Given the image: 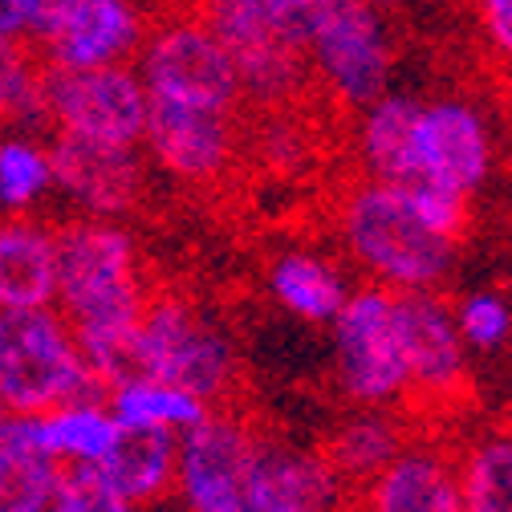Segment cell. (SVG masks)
<instances>
[{
  "label": "cell",
  "instance_id": "obj_1",
  "mask_svg": "<svg viewBox=\"0 0 512 512\" xmlns=\"http://www.w3.org/2000/svg\"><path fill=\"white\" fill-rule=\"evenodd\" d=\"M151 285L135 232L118 220L74 216L57 224L53 309L66 317L98 387H114L131 366V338L147 309Z\"/></svg>",
  "mask_w": 512,
  "mask_h": 512
},
{
  "label": "cell",
  "instance_id": "obj_2",
  "mask_svg": "<svg viewBox=\"0 0 512 512\" xmlns=\"http://www.w3.org/2000/svg\"><path fill=\"white\" fill-rule=\"evenodd\" d=\"M334 232L350 265L387 293L439 289L456 269L460 244L435 236L395 183L354 179L334 204Z\"/></svg>",
  "mask_w": 512,
  "mask_h": 512
},
{
  "label": "cell",
  "instance_id": "obj_3",
  "mask_svg": "<svg viewBox=\"0 0 512 512\" xmlns=\"http://www.w3.org/2000/svg\"><path fill=\"white\" fill-rule=\"evenodd\" d=\"M126 378H159L208 407H228L240 378V354L228 330H220L196 301L183 293H151L131 338Z\"/></svg>",
  "mask_w": 512,
  "mask_h": 512
},
{
  "label": "cell",
  "instance_id": "obj_4",
  "mask_svg": "<svg viewBox=\"0 0 512 512\" xmlns=\"http://www.w3.org/2000/svg\"><path fill=\"white\" fill-rule=\"evenodd\" d=\"M102 395L70 322L53 305L0 313V407L33 419L70 399Z\"/></svg>",
  "mask_w": 512,
  "mask_h": 512
},
{
  "label": "cell",
  "instance_id": "obj_5",
  "mask_svg": "<svg viewBox=\"0 0 512 512\" xmlns=\"http://www.w3.org/2000/svg\"><path fill=\"white\" fill-rule=\"evenodd\" d=\"M305 61L313 90H322L342 114H358L395 78V41L387 13L366 0H317L305 33Z\"/></svg>",
  "mask_w": 512,
  "mask_h": 512
},
{
  "label": "cell",
  "instance_id": "obj_6",
  "mask_svg": "<svg viewBox=\"0 0 512 512\" xmlns=\"http://www.w3.org/2000/svg\"><path fill=\"white\" fill-rule=\"evenodd\" d=\"M135 74L147 98H159V102L204 106V110H244L232 57L196 9H183L151 25L135 57Z\"/></svg>",
  "mask_w": 512,
  "mask_h": 512
},
{
  "label": "cell",
  "instance_id": "obj_7",
  "mask_svg": "<svg viewBox=\"0 0 512 512\" xmlns=\"http://www.w3.org/2000/svg\"><path fill=\"white\" fill-rule=\"evenodd\" d=\"M334 378L354 407H407V366L395 330V293L350 289L334 317Z\"/></svg>",
  "mask_w": 512,
  "mask_h": 512
},
{
  "label": "cell",
  "instance_id": "obj_8",
  "mask_svg": "<svg viewBox=\"0 0 512 512\" xmlns=\"http://www.w3.org/2000/svg\"><path fill=\"white\" fill-rule=\"evenodd\" d=\"M45 131L106 147H139L147 122V90L135 66L49 70L41 66Z\"/></svg>",
  "mask_w": 512,
  "mask_h": 512
},
{
  "label": "cell",
  "instance_id": "obj_9",
  "mask_svg": "<svg viewBox=\"0 0 512 512\" xmlns=\"http://www.w3.org/2000/svg\"><path fill=\"white\" fill-rule=\"evenodd\" d=\"M139 151L147 167H159L183 187H216L236 171L244 155L240 110H204L147 98Z\"/></svg>",
  "mask_w": 512,
  "mask_h": 512
},
{
  "label": "cell",
  "instance_id": "obj_10",
  "mask_svg": "<svg viewBox=\"0 0 512 512\" xmlns=\"http://www.w3.org/2000/svg\"><path fill=\"white\" fill-rule=\"evenodd\" d=\"M269 431L236 407H212L175 447V500L191 512H220L252 476Z\"/></svg>",
  "mask_w": 512,
  "mask_h": 512
},
{
  "label": "cell",
  "instance_id": "obj_11",
  "mask_svg": "<svg viewBox=\"0 0 512 512\" xmlns=\"http://www.w3.org/2000/svg\"><path fill=\"white\" fill-rule=\"evenodd\" d=\"M395 330L407 366V407L452 411L468 395V346L439 289L395 293Z\"/></svg>",
  "mask_w": 512,
  "mask_h": 512
},
{
  "label": "cell",
  "instance_id": "obj_12",
  "mask_svg": "<svg viewBox=\"0 0 512 512\" xmlns=\"http://www.w3.org/2000/svg\"><path fill=\"white\" fill-rule=\"evenodd\" d=\"M151 33L147 0H66L33 53L49 70H102L135 66Z\"/></svg>",
  "mask_w": 512,
  "mask_h": 512
},
{
  "label": "cell",
  "instance_id": "obj_13",
  "mask_svg": "<svg viewBox=\"0 0 512 512\" xmlns=\"http://www.w3.org/2000/svg\"><path fill=\"white\" fill-rule=\"evenodd\" d=\"M492 131L488 118L464 98H435L415 106L411 122V167L415 183L447 187L456 196H476L492 175Z\"/></svg>",
  "mask_w": 512,
  "mask_h": 512
},
{
  "label": "cell",
  "instance_id": "obj_14",
  "mask_svg": "<svg viewBox=\"0 0 512 512\" xmlns=\"http://www.w3.org/2000/svg\"><path fill=\"white\" fill-rule=\"evenodd\" d=\"M53 191L86 220H126L147 196V159L139 147H106L49 135Z\"/></svg>",
  "mask_w": 512,
  "mask_h": 512
},
{
  "label": "cell",
  "instance_id": "obj_15",
  "mask_svg": "<svg viewBox=\"0 0 512 512\" xmlns=\"http://www.w3.org/2000/svg\"><path fill=\"white\" fill-rule=\"evenodd\" d=\"M350 512H464L456 447L411 439L378 476L354 488Z\"/></svg>",
  "mask_w": 512,
  "mask_h": 512
},
{
  "label": "cell",
  "instance_id": "obj_16",
  "mask_svg": "<svg viewBox=\"0 0 512 512\" xmlns=\"http://www.w3.org/2000/svg\"><path fill=\"white\" fill-rule=\"evenodd\" d=\"M175 447L179 435L118 427L114 447L94 468H82V476L94 480L102 492L118 496L122 504H131L135 512H147L175 500Z\"/></svg>",
  "mask_w": 512,
  "mask_h": 512
},
{
  "label": "cell",
  "instance_id": "obj_17",
  "mask_svg": "<svg viewBox=\"0 0 512 512\" xmlns=\"http://www.w3.org/2000/svg\"><path fill=\"white\" fill-rule=\"evenodd\" d=\"M57 289V224L0 216V313L45 309Z\"/></svg>",
  "mask_w": 512,
  "mask_h": 512
},
{
  "label": "cell",
  "instance_id": "obj_18",
  "mask_svg": "<svg viewBox=\"0 0 512 512\" xmlns=\"http://www.w3.org/2000/svg\"><path fill=\"white\" fill-rule=\"evenodd\" d=\"M411 439H415V427L399 411H387V407H354L326 435L322 456L338 468V476L350 488H358V484H366L370 476H378L382 468H387Z\"/></svg>",
  "mask_w": 512,
  "mask_h": 512
},
{
  "label": "cell",
  "instance_id": "obj_19",
  "mask_svg": "<svg viewBox=\"0 0 512 512\" xmlns=\"http://www.w3.org/2000/svg\"><path fill=\"white\" fill-rule=\"evenodd\" d=\"M265 285L273 301L305 326H330L350 297V285L330 256L313 248H285L269 261Z\"/></svg>",
  "mask_w": 512,
  "mask_h": 512
},
{
  "label": "cell",
  "instance_id": "obj_20",
  "mask_svg": "<svg viewBox=\"0 0 512 512\" xmlns=\"http://www.w3.org/2000/svg\"><path fill=\"white\" fill-rule=\"evenodd\" d=\"M419 98L411 94H382L354 118V155L362 167V179L411 187V122H415Z\"/></svg>",
  "mask_w": 512,
  "mask_h": 512
},
{
  "label": "cell",
  "instance_id": "obj_21",
  "mask_svg": "<svg viewBox=\"0 0 512 512\" xmlns=\"http://www.w3.org/2000/svg\"><path fill=\"white\" fill-rule=\"evenodd\" d=\"M37 443L66 468V472H82L94 468L118 439V419L110 415L102 395H86V399H70L45 415L29 419Z\"/></svg>",
  "mask_w": 512,
  "mask_h": 512
},
{
  "label": "cell",
  "instance_id": "obj_22",
  "mask_svg": "<svg viewBox=\"0 0 512 512\" xmlns=\"http://www.w3.org/2000/svg\"><path fill=\"white\" fill-rule=\"evenodd\" d=\"M61 488L66 468L37 443L29 419H9L0 431V512H49Z\"/></svg>",
  "mask_w": 512,
  "mask_h": 512
},
{
  "label": "cell",
  "instance_id": "obj_23",
  "mask_svg": "<svg viewBox=\"0 0 512 512\" xmlns=\"http://www.w3.org/2000/svg\"><path fill=\"white\" fill-rule=\"evenodd\" d=\"M102 399L118 419V427L167 431V435H183L212 411L196 395H187L183 387H171V382H159V378H122L102 391Z\"/></svg>",
  "mask_w": 512,
  "mask_h": 512
},
{
  "label": "cell",
  "instance_id": "obj_24",
  "mask_svg": "<svg viewBox=\"0 0 512 512\" xmlns=\"http://www.w3.org/2000/svg\"><path fill=\"white\" fill-rule=\"evenodd\" d=\"M464 512H512V427L476 431L456 447Z\"/></svg>",
  "mask_w": 512,
  "mask_h": 512
},
{
  "label": "cell",
  "instance_id": "obj_25",
  "mask_svg": "<svg viewBox=\"0 0 512 512\" xmlns=\"http://www.w3.org/2000/svg\"><path fill=\"white\" fill-rule=\"evenodd\" d=\"M49 196V143L33 131H5L0 135V216H33Z\"/></svg>",
  "mask_w": 512,
  "mask_h": 512
},
{
  "label": "cell",
  "instance_id": "obj_26",
  "mask_svg": "<svg viewBox=\"0 0 512 512\" xmlns=\"http://www.w3.org/2000/svg\"><path fill=\"white\" fill-rule=\"evenodd\" d=\"M244 155H252L273 175H297L313 163V135L301 118V106L256 110V122L244 126Z\"/></svg>",
  "mask_w": 512,
  "mask_h": 512
},
{
  "label": "cell",
  "instance_id": "obj_27",
  "mask_svg": "<svg viewBox=\"0 0 512 512\" xmlns=\"http://www.w3.org/2000/svg\"><path fill=\"white\" fill-rule=\"evenodd\" d=\"M0 126L45 131L41 102V61L25 41H0Z\"/></svg>",
  "mask_w": 512,
  "mask_h": 512
},
{
  "label": "cell",
  "instance_id": "obj_28",
  "mask_svg": "<svg viewBox=\"0 0 512 512\" xmlns=\"http://www.w3.org/2000/svg\"><path fill=\"white\" fill-rule=\"evenodd\" d=\"M452 313H456V330H460L468 354L472 350L496 354V350L508 346V338H512V301L504 293L476 289L460 305H452Z\"/></svg>",
  "mask_w": 512,
  "mask_h": 512
},
{
  "label": "cell",
  "instance_id": "obj_29",
  "mask_svg": "<svg viewBox=\"0 0 512 512\" xmlns=\"http://www.w3.org/2000/svg\"><path fill=\"white\" fill-rule=\"evenodd\" d=\"M407 196H411V208L419 212V220L443 236V240H452L460 244L472 228V200L468 196H456V191H447V187H431V183H415V187H403Z\"/></svg>",
  "mask_w": 512,
  "mask_h": 512
},
{
  "label": "cell",
  "instance_id": "obj_30",
  "mask_svg": "<svg viewBox=\"0 0 512 512\" xmlns=\"http://www.w3.org/2000/svg\"><path fill=\"white\" fill-rule=\"evenodd\" d=\"M476 33L496 66L512 70V0H468Z\"/></svg>",
  "mask_w": 512,
  "mask_h": 512
},
{
  "label": "cell",
  "instance_id": "obj_31",
  "mask_svg": "<svg viewBox=\"0 0 512 512\" xmlns=\"http://www.w3.org/2000/svg\"><path fill=\"white\" fill-rule=\"evenodd\" d=\"M49 512H135V508L122 504L110 492H102L82 472H66V488H61V496L49 504Z\"/></svg>",
  "mask_w": 512,
  "mask_h": 512
},
{
  "label": "cell",
  "instance_id": "obj_32",
  "mask_svg": "<svg viewBox=\"0 0 512 512\" xmlns=\"http://www.w3.org/2000/svg\"><path fill=\"white\" fill-rule=\"evenodd\" d=\"M265 443H269V439H265ZM220 512H293V508L277 496V488L269 484V476H265V452H261V460H256L248 484H244Z\"/></svg>",
  "mask_w": 512,
  "mask_h": 512
},
{
  "label": "cell",
  "instance_id": "obj_33",
  "mask_svg": "<svg viewBox=\"0 0 512 512\" xmlns=\"http://www.w3.org/2000/svg\"><path fill=\"white\" fill-rule=\"evenodd\" d=\"M61 5H66V0H21V9H25V33H29V41H37V37L49 29V21L61 13Z\"/></svg>",
  "mask_w": 512,
  "mask_h": 512
},
{
  "label": "cell",
  "instance_id": "obj_34",
  "mask_svg": "<svg viewBox=\"0 0 512 512\" xmlns=\"http://www.w3.org/2000/svg\"><path fill=\"white\" fill-rule=\"evenodd\" d=\"M0 41H29L21 0H0Z\"/></svg>",
  "mask_w": 512,
  "mask_h": 512
},
{
  "label": "cell",
  "instance_id": "obj_35",
  "mask_svg": "<svg viewBox=\"0 0 512 512\" xmlns=\"http://www.w3.org/2000/svg\"><path fill=\"white\" fill-rule=\"evenodd\" d=\"M147 512H191V508H183L179 500H167V504H155V508H147Z\"/></svg>",
  "mask_w": 512,
  "mask_h": 512
},
{
  "label": "cell",
  "instance_id": "obj_36",
  "mask_svg": "<svg viewBox=\"0 0 512 512\" xmlns=\"http://www.w3.org/2000/svg\"><path fill=\"white\" fill-rule=\"evenodd\" d=\"M366 5H374V9H382V13H387L391 5H399V0H366Z\"/></svg>",
  "mask_w": 512,
  "mask_h": 512
},
{
  "label": "cell",
  "instance_id": "obj_37",
  "mask_svg": "<svg viewBox=\"0 0 512 512\" xmlns=\"http://www.w3.org/2000/svg\"><path fill=\"white\" fill-rule=\"evenodd\" d=\"M5 423H9V415H5V407H0V431H5Z\"/></svg>",
  "mask_w": 512,
  "mask_h": 512
},
{
  "label": "cell",
  "instance_id": "obj_38",
  "mask_svg": "<svg viewBox=\"0 0 512 512\" xmlns=\"http://www.w3.org/2000/svg\"><path fill=\"white\" fill-rule=\"evenodd\" d=\"M191 5H196V0H187V9H191Z\"/></svg>",
  "mask_w": 512,
  "mask_h": 512
},
{
  "label": "cell",
  "instance_id": "obj_39",
  "mask_svg": "<svg viewBox=\"0 0 512 512\" xmlns=\"http://www.w3.org/2000/svg\"><path fill=\"white\" fill-rule=\"evenodd\" d=\"M508 427H512V423H508Z\"/></svg>",
  "mask_w": 512,
  "mask_h": 512
}]
</instances>
